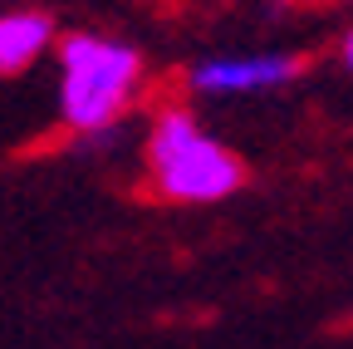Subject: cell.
<instances>
[{
	"label": "cell",
	"mask_w": 353,
	"mask_h": 349,
	"mask_svg": "<svg viewBox=\"0 0 353 349\" xmlns=\"http://www.w3.org/2000/svg\"><path fill=\"white\" fill-rule=\"evenodd\" d=\"M132 74H138L132 50L74 35L64 45V118L74 128H108L132 89Z\"/></svg>",
	"instance_id": "2"
},
{
	"label": "cell",
	"mask_w": 353,
	"mask_h": 349,
	"mask_svg": "<svg viewBox=\"0 0 353 349\" xmlns=\"http://www.w3.org/2000/svg\"><path fill=\"white\" fill-rule=\"evenodd\" d=\"M44 45H50V20H44V15H34V10L6 15V20H0V74L25 69Z\"/></svg>",
	"instance_id": "4"
},
{
	"label": "cell",
	"mask_w": 353,
	"mask_h": 349,
	"mask_svg": "<svg viewBox=\"0 0 353 349\" xmlns=\"http://www.w3.org/2000/svg\"><path fill=\"white\" fill-rule=\"evenodd\" d=\"M152 172L167 197L182 202H216L231 197L241 187V162L221 148L216 138H206L187 113H167L152 133Z\"/></svg>",
	"instance_id": "1"
},
{
	"label": "cell",
	"mask_w": 353,
	"mask_h": 349,
	"mask_svg": "<svg viewBox=\"0 0 353 349\" xmlns=\"http://www.w3.org/2000/svg\"><path fill=\"white\" fill-rule=\"evenodd\" d=\"M343 64H348V69H353V35H348V39H343Z\"/></svg>",
	"instance_id": "5"
},
{
	"label": "cell",
	"mask_w": 353,
	"mask_h": 349,
	"mask_svg": "<svg viewBox=\"0 0 353 349\" xmlns=\"http://www.w3.org/2000/svg\"><path fill=\"white\" fill-rule=\"evenodd\" d=\"M294 79V59L285 55H255V59H211L196 69L201 94H250V89H275Z\"/></svg>",
	"instance_id": "3"
}]
</instances>
